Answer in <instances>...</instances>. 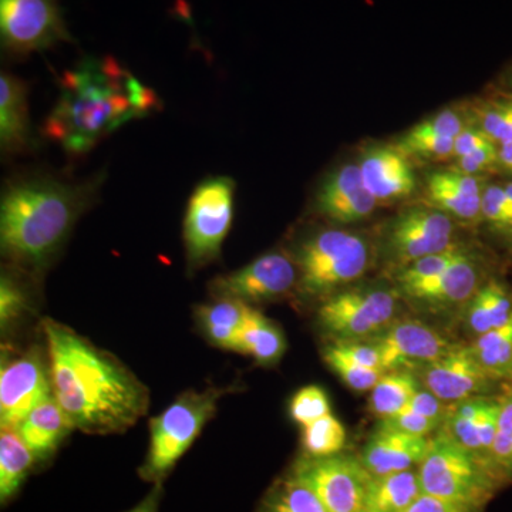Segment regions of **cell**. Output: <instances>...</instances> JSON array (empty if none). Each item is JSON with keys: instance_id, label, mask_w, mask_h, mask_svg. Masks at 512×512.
Masks as SVG:
<instances>
[{"instance_id": "4316f807", "label": "cell", "mask_w": 512, "mask_h": 512, "mask_svg": "<svg viewBox=\"0 0 512 512\" xmlns=\"http://www.w3.org/2000/svg\"><path fill=\"white\" fill-rule=\"evenodd\" d=\"M285 349V336L281 329L249 306L238 352L251 355L259 365L271 366L281 359Z\"/></svg>"}, {"instance_id": "5bb4252c", "label": "cell", "mask_w": 512, "mask_h": 512, "mask_svg": "<svg viewBox=\"0 0 512 512\" xmlns=\"http://www.w3.org/2000/svg\"><path fill=\"white\" fill-rule=\"evenodd\" d=\"M373 345L379 349L384 373L419 363L430 365L453 349L439 332L419 320L389 326Z\"/></svg>"}, {"instance_id": "d6986e66", "label": "cell", "mask_w": 512, "mask_h": 512, "mask_svg": "<svg viewBox=\"0 0 512 512\" xmlns=\"http://www.w3.org/2000/svg\"><path fill=\"white\" fill-rule=\"evenodd\" d=\"M359 168L367 191L377 201L407 197L416 188L412 167L406 157L394 148H370Z\"/></svg>"}, {"instance_id": "7dc6e473", "label": "cell", "mask_w": 512, "mask_h": 512, "mask_svg": "<svg viewBox=\"0 0 512 512\" xmlns=\"http://www.w3.org/2000/svg\"><path fill=\"white\" fill-rule=\"evenodd\" d=\"M481 508L471 505L453 503V501L441 500L431 495L420 494V497L406 512H480Z\"/></svg>"}, {"instance_id": "c3c4849f", "label": "cell", "mask_w": 512, "mask_h": 512, "mask_svg": "<svg viewBox=\"0 0 512 512\" xmlns=\"http://www.w3.org/2000/svg\"><path fill=\"white\" fill-rule=\"evenodd\" d=\"M161 497V487L157 485L150 494L141 501L137 507H134L133 510L128 512H157L158 503H160Z\"/></svg>"}, {"instance_id": "f35d334b", "label": "cell", "mask_w": 512, "mask_h": 512, "mask_svg": "<svg viewBox=\"0 0 512 512\" xmlns=\"http://www.w3.org/2000/svg\"><path fill=\"white\" fill-rule=\"evenodd\" d=\"M397 150L406 156L441 160L454 156V138L412 137L406 134L400 140Z\"/></svg>"}, {"instance_id": "bcb514c9", "label": "cell", "mask_w": 512, "mask_h": 512, "mask_svg": "<svg viewBox=\"0 0 512 512\" xmlns=\"http://www.w3.org/2000/svg\"><path fill=\"white\" fill-rule=\"evenodd\" d=\"M494 141L476 124L464 127V130L454 138V156L466 157L481 148L493 146ZM498 146V144H497Z\"/></svg>"}, {"instance_id": "277c9868", "label": "cell", "mask_w": 512, "mask_h": 512, "mask_svg": "<svg viewBox=\"0 0 512 512\" xmlns=\"http://www.w3.org/2000/svg\"><path fill=\"white\" fill-rule=\"evenodd\" d=\"M293 259L299 271V292L318 298L365 275L370 251L360 235L328 228L303 238Z\"/></svg>"}, {"instance_id": "7a4b0ae2", "label": "cell", "mask_w": 512, "mask_h": 512, "mask_svg": "<svg viewBox=\"0 0 512 512\" xmlns=\"http://www.w3.org/2000/svg\"><path fill=\"white\" fill-rule=\"evenodd\" d=\"M158 107L156 93L111 57L86 59L63 74L45 134L69 154H84L114 130Z\"/></svg>"}, {"instance_id": "3957f363", "label": "cell", "mask_w": 512, "mask_h": 512, "mask_svg": "<svg viewBox=\"0 0 512 512\" xmlns=\"http://www.w3.org/2000/svg\"><path fill=\"white\" fill-rule=\"evenodd\" d=\"M96 185L19 178L0 202V245L8 258L40 269L52 261L93 201Z\"/></svg>"}, {"instance_id": "cb8c5ba5", "label": "cell", "mask_w": 512, "mask_h": 512, "mask_svg": "<svg viewBox=\"0 0 512 512\" xmlns=\"http://www.w3.org/2000/svg\"><path fill=\"white\" fill-rule=\"evenodd\" d=\"M249 305L234 299H217L197 309L202 332L211 343L222 349L239 350V338L244 328Z\"/></svg>"}, {"instance_id": "4fadbf2b", "label": "cell", "mask_w": 512, "mask_h": 512, "mask_svg": "<svg viewBox=\"0 0 512 512\" xmlns=\"http://www.w3.org/2000/svg\"><path fill=\"white\" fill-rule=\"evenodd\" d=\"M53 394L52 376L36 350L3 363L0 370V423L18 429L35 407Z\"/></svg>"}, {"instance_id": "ac0fdd59", "label": "cell", "mask_w": 512, "mask_h": 512, "mask_svg": "<svg viewBox=\"0 0 512 512\" xmlns=\"http://www.w3.org/2000/svg\"><path fill=\"white\" fill-rule=\"evenodd\" d=\"M500 410L501 403L495 400H463L448 416L446 433L474 456H490Z\"/></svg>"}, {"instance_id": "ba28073f", "label": "cell", "mask_w": 512, "mask_h": 512, "mask_svg": "<svg viewBox=\"0 0 512 512\" xmlns=\"http://www.w3.org/2000/svg\"><path fill=\"white\" fill-rule=\"evenodd\" d=\"M397 311V298L386 288L349 289L333 293L320 306V326L340 342H360L389 328Z\"/></svg>"}, {"instance_id": "d4e9b609", "label": "cell", "mask_w": 512, "mask_h": 512, "mask_svg": "<svg viewBox=\"0 0 512 512\" xmlns=\"http://www.w3.org/2000/svg\"><path fill=\"white\" fill-rule=\"evenodd\" d=\"M420 494L419 474L413 468L389 476L372 477L367 485L365 511L406 512Z\"/></svg>"}, {"instance_id": "f907efd6", "label": "cell", "mask_w": 512, "mask_h": 512, "mask_svg": "<svg viewBox=\"0 0 512 512\" xmlns=\"http://www.w3.org/2000/svg\"><path fill=\"white\" fill-rule=\"evenodd\" d=\"M511 377H512V373H511Z\"/></svg>"}, {"instance_id": "e575fe53", "label": "cell", "mask_w": 512, "mask_h": 512, "mask_svg": "<svg viewBox=\"0 0 512 512\" xmlns=\"http://www.w3.org/2000/svg\"><path fill=\"white\" fill-rule=\"evenodd\" d=\"M481 217L495 237L512 247V215L503 184L487 183L481 202Z\"/></svg>"}, {"instance_id": "484cf974", "label": "cell", "mask_w": 512, "mask_h": 512, "mask_svg": "<svg viewBox=\"0 0 512 512\" xmlns=\"http://www.w3.org/2000/svg\"><path fill=\"white\" fill-rule=\"evenodd\" d=\"M511 318L512 295L500 282H487L468 302L467 325L477 338L500 328Z\"/></svg>"}, {"instance_id": "b9f144b4", "label": "cell", "mask_w": 512, "mask_h": 512, "mask_svg": "<svg viewBox=\"0 0 512 512\" xmlns=\"http://www.w3.org/2000/svg\"><path fill=\"white\" fill-rule=\"evenodd\" d=\"M500 167V146L493 144L458 158L457 170L464 174L477 175Z\"/></svg>"}, {"instance_id": "52a82bcc", "label": "cell", "mask_w": 512, "mask_h": 512, "mask_svg": "<svg viewBox=\"0 0 512 512\" xmlns=\"http://www.w3.org/2000/svg\"><path fill=\"white\" fill-rule=\"evenodd\" d=\"M235 183L228 177L202 181L188 201L184 244L190 269L220 258L222 244L234 220Z\"/></svg>"}, {"instance_id": "603a6c76", "label": "cell", "mask_w": 512, "mask_h": 512, "mask_svg": "<svg viewBox=\"0 0 512 512\" xmlns=\"http://www.w3.org/2000/svg\"><path fill=\"white\" fill-rule=\"evenodd\" d=\"M74 429L55 396H50L30 412L18 427L20 436L36 458L55 453L64 437Z\"/></svg>"}, {"instance_id": "ee69618b", "label": "cell", "mask_w": 512, "mask_h": 512, "mask_svg": "<svg viewBox=\"0 0 512 512\" xmlns=\"http://www.w3.org/2000/svg\"><path fill=\"white\" fill-rule=\"evenodd\" d=\"M333 345H335L343 355L352 359L353 362L369 367V369L382 370V372H384L379 349H377L376 345H373V343L340 342V340H335Z\"/></svg>"}, {"instance_id": "8fae6325", "label": "cell", "mask_w": 512, "mask_h": 512, "mask_svg": "<svg viewBox=\"0 0 512 512\" xmlns=\"http://www.w3.org/2000/svg\"><path fill=\"white\" fill-rule=\"evenodd\" d=\"M298 281L295 259L284 251H272L238 271L215 278L211 292L217 299H234L248 305L282 298Z\"/></svg>"}, {"instance_id": "d6a6232c", "label": "cell", "mask_w": 512, "mask_h": 512, "mask_svg": "<svg viewBox=\"0 0 512 512\" xmlns=\"http://www.w3.org/2000/svg\"><path fill=\"white\" fill-rule=\"evenodd\" d=\"M303 448L309 457L338 456L345 448L346 430L332 414L303 427Z\"/></svg>"}, {"instance_id": "44dd1931", "label": "cell", "mask_w": 512, "mask_h": 512, "mask_svg": "<svg viewBox=\"0 0 512 512\" xmlns=\"http://www.w3.org/2000/svg\"><path fill=\"white\" fill-rule=\"evenodd\" d=\"M485 185L477 175L437 171L427 178V192L437 210L470 222L483 220L481 202Z\"/></svg>"}, {"instance_id": "30bf717a", "label": "cell", "mask_w": 512, "mask_h": 512, "mask_svg": "<svg viewBox=\"0 0 512 512\" xmlns=\"http://www.w3.org/2000/svg\"><path fill=\"white\" fill-rule=\"evenodd\" d=\"M454 224L437 208L413 207L387 222L382 232L383 254L400 269L453 247Z\"/></svg>"}, {"instance_id": "8992f818", "label": "cell", "mask_w": 512, "mask_h": 512, "mask_svg": "<svg viewBox=\"0 0 512 512\" xmlns=\"http://www.w3.org/2000/svg\"><path fill=\"white\" fill-rule=\"evenodd\" d=\"M421 494L483 508L494 484L480 458L461 447L446 431L430 440L429 453L420 464Z\"/></svg>"}, {"instance_id": "816d5d0a", "label": "cell", "mask_w": 512, "mask_h": 512, "mask_svg": "<svg viewBox=\"0 0 512 512\" xmlns=\"http://www.w3.org/2000/svg\"><path fill=\"white\" fill-rule=\"evenodd\" d=\"M363 512H367V511H363Z\"/></svg>"}, {"instance_id": "5b68a950", "label": "cell", "mask_w": 512, "mask_h": 512, "mask_svg": "<svg viewBox=\"0 0 512 512\" xmlns=\"http://www.w3.org/2000/svg\"><path fill=\"white\" fill-rule=\"evenodd\" d=\"M221 394L222 390L215 389L184 393L150 421V448L140 470L141 478L161 484L214 416Z\"/></svg>"}, {"instance_id": "f546056e", "label": "cell", "mask_w": 512, "mask_h": 512, "mask_svg": "<svg viewBox=\"0 0 512 512\" xmlns=\"http://www.w3.org/2000/svg\"><path fill=\"white\" fill-rule=\"evenodd\" d=\"M416 377L406 372H387L372 390L370 409L379 419L386 420L402 412L419 392Z\"/></svg>"}, {"instance_id": "6da1fadb", "label": "cell", "mask_w": 512, "mask_h": 512, "mask_svg": "<svg viewBox=\"0 0 512 512\" xmlns=\"http://www.w3.org/2000/svg\"><path fill=\"white\" fill-rule=\"evenodd\" d=\"M43 330L53 396L74 429L121 433L147 413L146 386L120 360L56 320L46 319Z\"/></svg>"}, {"instance_id": "60d3db41", "label": "cell", "mask_w": 512, "mask_h": 512, "mask_svg": "<svg viewBox=\"0 0 512 512\" xmlns=\"http://www.w3.org/2000/svg\"><path fill=\"white\" fill-rule=\"evenodd\" d=\"M28 308V298L25 292L9 276H2L0 282V322L2 328L15 322Z\"/></svg>"}, {"instance_id": "1f68e13d", "label": "cell", "mask_w": 512, "mask_h": 512, "mask_svg": "<svg viewBox=\"0 0 512 512\" xmlns=\"http://www.w3.org/2000/svg\"><path fill=\"white\" fill-rule=\"evenodd\" d=\"M463 251V247L454 244L453 247L440 252V254L426 256V258H421L419 261L407 265L406 268L400 269L399 276H397L400 289L410 296L423 286L429 285L434 279L439 278Z\"/></svg>"}, {"instance_id": "e0dca14e", "label": "cell", "mask_w": 512, "mask_h": 512, "mask_svg": "<svg viewBox=\"0 0 512 512\" xmlns=\"http://www.w3.org/2000/svg\"><path fill=\"white\" fill-rule=\"evenodd\" d=\"M429 447L427 437L413 436L380 423L363 448L360 461L370 476H389L423 463Z\"/></svg>"}, {"instance_id": "7c38bea8", "label": "cell", "mask_w": 512, "mask_h": 512, "mask_svg": "<svg viewBox=\"0 0 512 512\" xmlns=\"http://www.w3.org/2000/svg\"><path fill=\"white\" fill-rule=\"evenodd\" d=\"M0 33L3 46L15 53H32L69 40L62 10L47 0H2Z\"/></svg>"}, {"instance_id": "681fc988", "label": "cell", "mask_w": 512, "mask_h": 512, "mask_svg": "<svg viewBox=\"0 0 512 512\" xmlns=\"http://www.w3.org/2000/svg\"><path fill=\"white\" fill-rule=\"evenodd\" d=\"M500 84L501 93L512 96V64L507 70H505L503 76H501Z\"/></svg>"}, {"instance_id": "7bdbcfd3", "label": "cell", "mask_w": 512, "mask_h": 512, "mask_svg": "<svg viewBox=\"0 0 512 512\" xmlns=\"http://www.w3.org/2000/svg\"><path fill=\"white\" fill-rule=\"evenodd\" d=\"M440 423V420L429 419V417L414 413H399L390 417V419L382 420L384 426L421 437H427V434L433 433L440 426Z\"/></svg>"}, {"instance_id": "74e56055", "label": "cell", "mask_w": 512, "mask_h": 512, "mask_svg": "<svg viewBox=\"0 0 512 512\" xmlns=\"http://www.w3.org/2000/svg\"><path fill=\"white\" fill-rule=\"evenodd\" d=\"M500 417H498L497 434L490 457L494 463L505 471H512V396L501 400Z\"/></svg>"}, {"instance_id": "2e32d148", "label": "cell", "mask_w": 512, "mask_h": 512, "mask_svg": "<svg viewBox=\"0 0 512 512\" xmlns=\"http://www.w3.org/2000/svg\"><path fill=\"white\" fill-rule=\"evenodd\" d=\"M491 377L470 348L451 349L436 362L424 366L423 382L441 402H463L481 393Z\"/></svg>"}, {"instance_id": "4dcf8cb0", "label": "cell", "mask_w": 512, "mask_h": 512, "mask_svg": "<svg viewBox=\"0 0 512 512\" xmlns=\"http://www.w3.org/2000/svg\"><path fill=\"white\" fill-rule=\"evenodd\" d=\"M258 512H326L315 494L295 477L278 481L262 500Z\"/></svg>"}, {"instance_id": "f1b7e54d", "label": "cell", "mask_w": 512, "mask_h": 512, "mask_svg": "<svg viewBox=\"0 0 512 512\" xmlns=\"http://www.w3.org/2000/svg\"><path fill=\"white\" fill-rule=\"evenodd\" d=\"M470 350L491 379L511 377L512 318L500 328L478 336Z\"/></svg>"}, {"instance_id": "f6af8a7d", "label": "cell", "mask_w": 512, "mask_h": 512, "mask_svg": "<svg viewBox=\"0 0 512 512\" xmlns=\"http://www.w3.org/2000/svg\"><path fill=\"white\" fill-rule=\"evenodd\" d=\"M448 412L444 402L439 397L434 396L429 390H419L409 404L400 413H414L419 416L429 417V419L443 420ZM399 414V413H397Z\"/></svg>"}, {"instance_id": "8d00e7d4", "label": "cell", "mask_w": 512, "mask_h": 512, "mask_svg": "<svg viewBox=\"0 0 512 512\" xmlns=\"http://www.w3.org/2000/svg\"><path fill=\"white\" fill-rule=\"evenodd\" d=\"M330 404L325 390L319 386H306L291 400V416L302 427L329 416Z\"/></svg>"}, {"instance_id": "ffe728a7", "label": "cell", "mask_w": 512, "mask_h": 512, "mask_svg": "<svg viewBox=\"0 0 512 512\" xmlns=\"http://www.w3.org/2000/svg\"><path fill=\"white\" fill-rule=\"evenodd\" d=\"M481 279L483 265L480 258L470 249L464 248L456 261L439 278L412 293L409 298L444 308L460 305L473 299L478 289L484 285L481 284Z\"/></svg>"}, {"instance_id": "ab89813d", "label": "cell", "mask_w": 512, "mask_h": 512, "mask_svg": "<svg viewBox=\"0 0 512 512\" xmlns=\"http://www.w3.org/2000/svg\"><path fill=\"white\" fill-rule=\"evenodd\" d=\"M464 130L463 119L454 110H444L409 131L412 137L456 138Z\"/></svg>"}, {"instance_id": "d590c367", "label": "cell", "mask_w": 512, "mask_h": 512, "mask_svg": "<svg viewBox=\"0 0 512 512\" xmlns=\"http://www.w3.org/2000/svg\"><path fill=\"white\" fill-rule=\"evenodd\" d=\"M325 360L338 373L340 379L356 392L375 389L376 384L384 375L382 370L369 369V367L353 362L348 356L343 355L333 343L325 348Z\"/></svg>"}, {"instance_id": "7402d4cb", "label": "cell", "mask_w": 512, "mask_h": 512, "mask_svg": "<svg viewBox=\"0 0 512 512\" xmlns=\"http://www.w3.org/2000/svg\"><path fill=\"white\" fill-rule=\"evenodd\" d=\"M28 87L10 73L0 76V146L5 153L25 150L29 144Z\"/></svg>"}, {"instance_id": "836d02e7", "label": "cell", "mask_w": 512, "mask_h": 512, "mask_svg": "<svg viewBox=\"0 0 512 512\" xmlns=\"http://www.w3.org/2000/svg\"><path fill=\"white\" fill-rule=\"evenodd\" d=\"M476 126L498 146L512 143V96L501 93L476 110Z\"/></svg>"}, {"instance_id": "9c48e42d", "label": "cell", "mask_w": 512, "mask_h": 512, "mask_svg": "<svg viewBox=\"0 0 512 512\" xmlns=\"http://www.w3.org/2000/svg\"><path fill=\"white\" fill-rule=\"evenodd\" d=\"M291 476L315 494L326 512L365 511L367 485L372 476L355 457L302 458Z\"/></svg>"}, {"instance_id": "83f0119b", "label": "cell", "mask_w": 512, "mask_h": 512, "mask_svg": "<svg viewBox=\"0 0 512 512\" xmlns=\"http://www.w3.org/2000/svg\"><path fill=\"white\" fill-rule=\"evenodd\" d=\"M35 454L23 441L18 429L2 427L0 434V500L5 504L28 477Z\"/></svg>"}, {"instance_id": "9a60e30c", "label": "cell", "mask_w": 512, "mask_h": 512, "mask_svg": "<svg viewBox=\"0 0 512 512\" xmlns=\"http://www.w3.org/2000/svg\"><path fill=\"white\" fill-rule=\"evenodd\" d=\"M377 200L367 191L359 165L336 168L320 184L315 197L316 211L339 224H353L373 214Z\"/></svg>"}]
</instances>
